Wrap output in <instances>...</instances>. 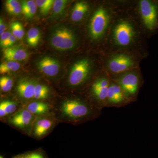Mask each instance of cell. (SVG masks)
I'll return each instance as SVG.
<instances>
[{
	"label": "cell",
	"instance_id": "22",
	"mask_svg": "<svg viewBox=\"0 0 158 158\" xmlns=\"http://www.w3.org/2000/svg\"><path fill=\"white\" fill-rule=\"evenodd\" d=\"M36 5L39 7L40 12L43 15L47 14L52 6H53L54 1L53 0H36Z\"/></svg>",
	"mask_w": 158,
	"mask_h": 158
},
{
	"label": "cell",
	"instance_id": "6",
	"mask_svg": "<svg viewBox=\"0 0 158 158\" xmlns=\"http://www.w3.org/2000/svg\"><path fill=\"white\" fill-rule=\"evenodd\" d=\"M135 29L127 20L120 21L116 23L113 30V37L118 46L126 47L131 45L136 37Z\"/></svg>",
	"mask_w": 158,
	"mask_h": 158
},
{
	"label": "cell",
	"instance_id": "31",
	"mask_svg": "<svg viewBox=\"0 0 158 158\" xmlns=\"http://www.w3.org/2000/svg\"><path fill=\"white\" fill-rule=\"evenodd\" d=\"M16 39L17 38L15 37L14 35L11 34L10 38H9V40L5 44V45L3 46L2 48L6 49L8 48L11 47V46L13 45L15 43V42H16Z\"/></svg>",
	"mask_w": 158,
	"mask_h": 158
},
{
	"label": "cell",
	"instance_id": "11",
	"mask_svg": "<svg viewBox=\"0 0 158 158\" xmlns=\"http://www.w3.org/2000/svg\"><path fill=\"white\" fill-rule=\"evenodd\" d=\"M38 69L47 76H56L59 73L60 64L55 59L49 56L43 57L37 63Z\"/></svg>",
	"mask_w": 158,
	"mask_h": 158
},
{
	"label": "cell",
	"instance_id": "2",
	"mask_svg": "<svg viewBox=\"0 0 158 158\" xmlns=\"http://www.w3.org/2000/svg\"><path fill=\"white\" fill-rule=\"evenodd\" d=\"M121 87L126 96L131 102L136 101L141 84V79L135 72H126L113 79Z\"/></svg>",
	"mask_w": 158,
	"mask_h": 158
},
{
	"label": "cell",
	"instance_id": "14",
	"mask_svg": "<svg viewBox=\"0 0 158 158\" xmlns=\"http://www.w3.org/2000/svg\"><path fill=\"white\" fill-rule=\"evenodd\" d=\"M3 56L7 61L17 62L25 60L28 56V54L23 49L11 47L4 49Z\"/></svg>",
	"mask_w": 158,
	"mask_h": 158
},
{
	"label": "cell",
	"instance_id": "12",
	"mask_svg": "<svg viewBox=\"0 0 158 158\" xmlns=\"http://www.w3.org/2000/svg\"><path fill=\"white\" fill-rule=\"evenodd\" d=\"M36 84L27 78L21 79L17 86V91L21 97L27 99L34 98Z\"/></svg>",
	"mask_w": 158,
	"mask_h": 158
},
{
	"label": "cell",
	"instance_id": "9",
	"mask_svg": "<svg viewBox=\"0 0 158 158\" xmlns=\"http://www.w3.org/2000/svg\"><path fill=\"white\" fill-rule=\"evenodd\" d=\"M131 102L120 86L111 80L108 90L106 108L122 107Z\"/></svg>",
	"mask_w": 158,
	"mask_h": 158
},
{
	"label": "cell",
	"instance_id": "10",
	"mask_svg": "<svg viewBox=\"0 0 158 158\" xmlns=\"http://www.w3.org/2000/svg\"><path fill=\"white\" fill-rule=\"evenodd\" d=\"M134 64L132 57L126 54H117L110 59L108 67L112 73L119 75L127 72Z\"/></svg>",
	"mask_w": 158,
	"mask_h": 158
},
{
	"label": "cell",
	"instance_id": "4",
	"mask_svg": "<svg viewBox=\"0 0 158 158\" xmlns=\"http://www.w3.org/2000/svg\"><path fill=\"white\" fill-rule=\"evenodd\" d=\"M111 81L108 77H99L93 81L90 86V92L92 104L99 110L106 108Z\"/></svg>",
	"mask_w": 158,
	"mask_h": 158
},
{
	"label": "cell",
	"instance_id": "13",
	"mask_svg": "<svg viewBox=\"0 0 158 158\" xmlns=\"http://www.w3.org/2000/svg\"><path fill=\"white\" fill-rule=\"evenodd\" d=\"M33 119V114L27 110H23L12 116L9 121L17 127L24 128L30 125Z\"/></svg>",
	"mask_w": 158,
	"mask_h": 158
},
{
	"label": "cell",
	"instance_id": "24",
	"mask_svg": "<svg viewBox=\"0 0 158 158\" xmlns=\"http://www.w3.org/2000/svg\"><path fill=\"white\" fill-rule=\"evenodd\" d=\"M67 0H56L53 6V14L54 16L62 14L67 6Z\"/></svg>",
	"mask_w": 158,
	"mask_h": 158
},
{
	"label": "cell",
	"instance_id": "17",
	"mask_svg": "<svg viewBox=\"0 0 158 158\" xmlns=\"http://www.w3.org/2000/svg\"><path fill=\"white\" fill-rule=\"evenodd\" d=\"M22 13L26 19H30L35 15L37 11V5L35 1H22L21 2Z\"/></svg>",
	"mask_w": 158,
	"mask_h": 158
},
{
	"label": "cell",
	"instance_id": "29",
	"mask_svg": "<svg viewBox=\"0 0 158 158\" xmlns=\"http://www.w3.org/2000/svg\"><path fill=\"white\" fill-rule=\"evenodd\" d=\"M7 11L9 12V14L12 15H19L20 14L21 12L22 11L21 4H19V5L14 7V8L7 10Z\"/></svg>",
	"mask_w": 158,
	"mask_h": 158
},
{
	"label": "cell",
	"instance_id": "20",
	"mask_svg": "<svg viewBox=\"0 0 158 158\" xmlns=\"http://www.w3.org/2000/svg\"><path fill=\"white\" fill-rule=\"evenodd\" d=\"M20 67V65L18 62L7 61L1 63L0 73L1 74H5L17 71L19 69Z\"/></svg>",
	"mask_w": 158,
	"mask_h": 158
},
{
	"label": "cell",
	"instance_id": "23",
	"mask_svg": "<svg viewBox=\"0 0 158 158\" xmlns=\"http://www.w3.org/2000/svg\"><path fill=\"white\" fill-rule=\"evenodd\" d=\"M11 34L17 39H21L24 35V30L22 25L18 22H15L11 23Z\"/></svg>",
	"mask_w": 158,
	"mask_h": 158
},
{
	"label": "cell",
	"instance_id": "19",
	"mask_svg": "<svg viewBox=\"0 0 158 158\" xmlns=\"http://www.w3.org/2000/svg\"><path fill=\"white\" fill-rule=\"evenodd\" d=\"M41 37V34L37 28H31L27 34V40L29 45L33 47L37 46L39 44Z\"/></svg>",
	"mask_w": 158,
	"mask_h": 158
},
{
	"label": "cell",
	"instance_id": "8",
	"mask_svg": "<svg viewBox=\"0 0 158 158\" xmlns=\"http://www.w3.org/2000/svg\"><path fill=\"white\" fill-rule=\"evenodd\" d=\"M139 9L144 26L150 31L154 30L157 22L158 6L151 1L142 0L140 2Z\"/></svg>",
	"mask_w": 158,
	"mask_h": 158
},
{
	"label": "cell",
	"instance_id": "5",
	"mask_svg": "<svg viewBox=\"0 0 158 158\" xmlns=\"http://www.w3.org/2000/svg\"><path fill=\"white\" fill-rule=\"evenodd\" d=\"M110 15L108 10L99 8L94 13L89 25V32L92 39L97 40L102 37L110 23Z\"/></svg>",
	"mask_w": 158,
	"mask_h": 158
},
{
	"label": "cell",
	"instance_id": "3",
	"mask_svg": "<svg viewBox=\"0 0 158 158\" xmlns=\"http://www.w3.org/2000/svg\"><path fill=\"white\" fill-rule=\"evenodd\" d=\"M50 42L52 47L58 50H69L75 47L77 39L74 33L71 29L60 27L53 31Z\"/></svg>",
	"mask_w": 158,
	"mask_h": 158
},
{
	"label": "cell",
	"instance_id": "28",
	"mask_svg": "<svg viewBox=\"0 0 158 158\" xmlns=\"http://www.w3.org/2000/svg\"><path fill=\"white\" fill-rule=\"evenodd\" d=\"M11 34H12L11 32L6 31L2 35H1L0 37V44H1V47H3V46L5 45V44L9 40Z\"/></svg>",
	"mask_w": 158,
	"mask_h": 158
},
{
	"label": "cell",
	"instance_id": "21",
	"mask_svg": "<svg viewBox=\"0 0 158 158\" xmlns=\"http://www.w3.org/2000/svg\"><path fill=\"white\" fill-rule=\"evenodd\" d=\"M49 90L46 85L36 84L34 98L37 100L44 99L48 96Z\"/></svg>",
	"mask_w": 158,
	"mask_h": 158
},
{
	"label": "cell",
	"instance_id": "33",
	"mask_svg": "<svg viewBox=\"0 0 158 158\" xmlns=\"http://www.w3.org/2000/svg\"><path fill=\"white\" fill-rule=\"evenodd\" d=\"M6 115H7V113H6L5 109L2 106L0 105V116L1 117H3Z\"/></svg>",
	"mask_w": 158,
	"mask_h": 158
},
{
	"label": "cell",
	"instance_id": "16",
	"mask_svg": "<svg viewBox=\"0 0 158 158\" xmlns=\"http://www.w3.org/2000/svg\"><path fill=\"white\" fill-rule=\"evenodd\" d=\"M52 122L48 118H42L37 122L34 128V133L37 137L45 135L52 126Z\"/></svg>",
	"mask_w": 158,
	"mask_h": 158
},
{
	"label": "cell",
	"instance_id": "30",
	"mask_svg": "<svg viewBox=\"0 0 158 158\" xmlns=\"http://www.w3.org/2000/svg\"><path fill=\"white\" fill-rule=\"evenodd\" d=\"M20 4V3L16 0H8L6 1L5 6L6 10H7L14 8Z\"/></svg>",
	"mask_w": 158,
	"mask_h": 158
},
{
	"label": "cell",
	"instance_id": "18",
	"mask_svg": "<svg viewBox=\"0 0 158 158\" xmlns=\"http://www.w3.org/2000/svg\"><path fill=\"white\" fill-rule=\"evenodd\" d=\"M27 110L32 114L40 115L47 113L49 110L48 105L43 102H33L27 107Z\"/></svg>",
	"mask_w": 158,
	"mask_h": 158
},
{
	"label": "cell",
	"instance_id": "15",
	"mask_svg": "<svg viewBox=\"0 0 158 158\" xmlns=\"http://www.w3.org/2000/svg\"><path fill=\"white\" fill-rule=\"evenodd\" d=\"M89 5L87 2L80 1L75 3L73 8L71 19L75 22L81 21L88 12Z\"/></svg>",
	"mask_w": 158,
	"mask_h": 158
},
{
	"label": "cell",
	"instance_id": "25",
	"mask_svg": "<svg viewBox=\"0 0 158 158\" xmlns=\"http://www.w3.org/2000/svg\"><path fill=\"white\" fill-rule=\"evenodd\" d=\"M13 80L9 76H3L0 78V88L2 91L7 92L10 91L13 87Z\"/></svg>",
	"mask_w": 158,
	"mask_h": 158
},
{
	"label": "cell",
	"instance_id": "1",
	"mask_svg": "<svg viewBox=\"0 0 158 158\" xmlns=\"http://www.w3.org/2000/svg\"><path fill=\"white\" fill-rule=\"evenodd\" d=\"M61 111L64 116L77 123L96 118L101 113V110L92 103L79 98L69 99L63 102Z\"/></svg>",
	"mask_w": 158,
	"mask_h": 158
},
{
	"label": "cell",
	"instance_id": "7",
	"mask_svg": "<svg viewBox=\"0 0 158 158\" xmlns=\"http://www.w3.org/2000/svg\"><path fill=\"white\" fill-rule=\"evenodd\" d=\"M90 64L88 59H83L76 62L69 73V85L76 87L85 84L90 75Z\"/></svg>",
	"mask_w": 158,
	"mask_h": 158
},
{
	"label": "cell",
	"instance_id": "32",
	"mask_svg": "<svg viewBox=\"0 0 158 158\" xmlns=\"http://www.w3.org/2000/svg\"><path fill=\"white\" fill-rule=\"evenodd\" d=\"M6 27L2 18L0 19V35H2L5 32Z\"/></svg>",
	"mask_w": 158,
	"mask_h": 158
},
{
	"label": "cell",
	"instance_id": "27",
	"mask_svg": "<svg viewBox=\"0 0 158 158\" xmlns=\"http://www.w3.org/2000/svg\"><path fill=\"white\" fill-rule=\"evenodd\" d=\"M14 158H44V156L39 152H32L23 155L18 156Z\"/></svg>",
	"mask_w": 158,
	"mask_h": 158
},
{
	"label": "cell",
	"instance_id": "26",
	"mask_svg": "<svg viewBox=\"0 0 158 158\" xmlns=\"http://www.w3.org/2000/svg\"><path fill=\"white\" fill-rule=\"evenodd\" d=\"M0 105L4 108L7 115L14 113L17 108L16 104L14 102L9 100L1 102Z\"/></svg>",
	"mask_w": 158,
	"mask_h": 158
},
{
	"label": "cell",
	"instance_id": "34",
	"mask_svg": "<svg viewBox=\"0 0 158 158\" xmlns=\"http://www.w3.org/2000/svg\"><path fill=\"white\" fill-rule=\"evenodd\" d=\"M0 158H3L2 156H0Z\"/></svg>",
	"mask_w": 158,
	"mask_h": 158
}]
</instances>
